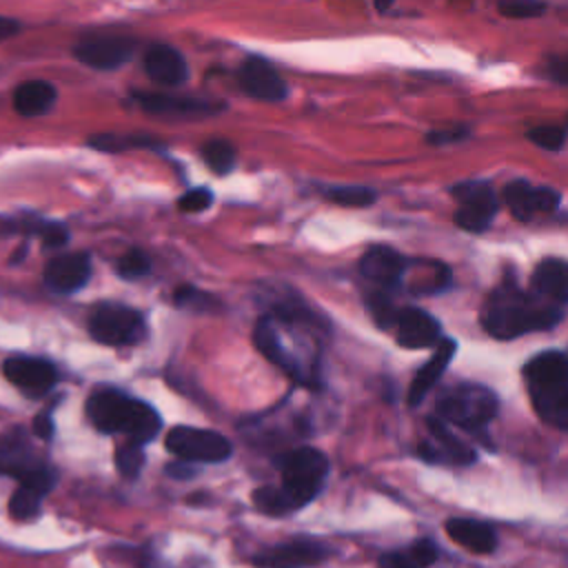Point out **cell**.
Listing matches in <instances>:
<instances>
[{"mask_svg": "<svg viewBox=\"0 0 568 568\" xmlns=\"http://www.w3.org/2000/svg\"><path fill=\"white\" fill-rule=\"evenodd\" d=\"M173 302H175V306L193 308V311H211L215 304V300L211 295H204V293L195 291L193 286H180L173 293Z\"/></svg>", "mask_w": 568, "mask_h": 568, "instance_id": "35", "label": "cell"}, {"mask_svg": "<svg viewBox=\"0 0 568 568\" xmlns=\"http://www.w3.org/2000/svg\"><path fill=\"white\" fill-rule=\"evenodd\" d=\"M559 200H561L559 191L548 189V186H537V209L539 211H546V213L555 211L559 206Z\"/></svg>", "mask_w": 568, "mask_h": 568, "instance_id": "42", "label": "cell"}, {"mask_svg": "<svg viewBox=\"0 0 568 568\" xmlns=\"http://www.w3.org/2000/svg\"><path fill=\"white\" fill-rule=\"evenodd\" d=\"M464 138H468V129L457 126V129H450V131H430L426 135V142L428 144H450V142H459Z\"/></svg>", "mask_w": 568, "mask_h": 568, "instance_id": "40", "label": "cell"}, {"mask_svg": "<svg viewBox=\"0 0 568 568\" xmlns=\"http://www.w3.org/2000/svg\"><path fill=\"white\" fill-rule=\"evenodd\" d=\"M324 322L297 300H277L253 328L255 348L297 384L320 386V351L308 331Z\"/></svg>", "mask_w": 568, "mask_h": 568, "instance_id": "1", "label": "cell"}, {"mask_svg": "<svg viewBox=\"0 0 568 568\" xmlns=\"http://www.w3.org/2000/svg\"><path fill=\"white\" fill-rule=\"evenodd\" d=\"M324 195L331 202H337L342 206H368L375 202V191L359 184H344V186H326Z\"/></svg>", "mask_w": 568, "mask_h": 568, "instance_id": "29", "label": "cell"}, {"mask_svg": "<svg viewBox=\"0 0 568 568\" xmlns=\"http://www.w3.org/2000/svg\"><path fill=\"white\" fill-rule=\"evenodd\" d=\"M24 255H27V244H20V246L16 248V253L9 257V264H18Z\"/></svg>", "mask_w": 568, "mask_h": 568, "instance_id": "46", "label": "cell"}, {"mask_svg": "<svg viewBox=\"0 0 568 568\" xmlns=\"http://www.w3.org/2000/svg\"><path fill=\"white\" fill-rule=\"evenodd\" d=\"M87 417L95 430L104 435L124 433L129 442L140 446L151 442L162 424L160 415L149 404L113 388H102L89 395Z\"/></svg>", "mask_w": 568, "mask_h": 568, "instance_id": "3", "label": "cell"}, {"mask_svg": "<svg viewBox=\"0 0 568 568\" xmlns=\"http://www.w3.org/2000/svg\"><path fill=\"white\" fill-rule=\"evenodd\" d=\"M277 464L282 475V486L277 488L284 495V501L291 513L313 501L328 475L326 455L311 446H302L286 453L284 457H280Z\"/></svg>", "mask_w": 568, "mask_h": 568, "instance_id": "6", "label": "cell"}, {"mask_svg": "<svg viewBox=\"0 0 568 568\" xmlns=\"http://www.w3.org/2000/svg\"><path fill=\"white\" fill-rule=\"evenodd\" d=\"M406 555L410 557V561H413L415 566L428 568V566H433L435 559H437V548H435V544H433L430 539H419V541H415V544L410 546V550H408Z\"/></svg>", "mask_w": 568, "mask_h": 568, "instance_id": "39", "label": "cell"}, {"mask_svg": "<svg viewBox=\"0 0 568 568\" xmlns=\"http://www.w3.org/2000/svg\"><path fill=\"white\" fill-rule=\"evenodd\" d=\"M158 140L149 135H120V133H95L87 138V146L104 153H120L126 149H138V146H151Z\"/></svg>", "mask_w": 568, "mask_h": 568, "instance_id": "27", "label": "cell"}, {"mask_svg": "<svg viewBox=\"0 0 568 568\" xmlns=\"http://www.w3.org/2000/svg\"><path fill=\"white\" fill-rule=\"evenodd\" d=\"M426 424H428V430H430V435L435 439V444H430V446H433V450L437 455V462L439 459H448L450 464L468 466V464H473L477 459V453L468 444H464L459 437H455L450 433V428L439 417H428Z\"/></svg>", "mask_w": 568, "mask_h": 568, "instance_id": "25", "label": "cell"}, {"mask_svg": "<svg viewBox=\"0 0 568 568\" xmlns=\"http://www.w3.org/2000/svg\"><path fill=\"white\" fill-rule=\"evenodd\" d=\"M20 29H22V24H20L16 18H11V16H0V42L13 38Z\"/></svg>", "mask_w": 568, "mask_h": 568, "instance_id": "45", "label": "cell"}, {"mask_svg": "<svg viewBox=\"0 0 568 568\" xmlns=\"http://www.w3.org/2000/svg\"><path fill=\"white\" fill-rule=\"evenodd\" d=\"M166 448L182 462L189 464H220L231 457V442L209 428L175 426L166 433Z\"/></svg>", "mask_w": 568, "mask_h": 568, "instance_id": "9", "label": "cell"}, {"mask_svg": "<svg viewBox=\"0 0 568 568\" xmlns=\"http://www.w3.org/2000/svg\"><path fill=\"white\" fill-rule=\"evenodd\" d=\"M379 568H419V566H415L406 552H384L379 557Z\"/></svg>", "mask_w": 568, "mask_h": 568, "instance_id": "44", "label": "cell"}, {"mask_svg": "<svg viewBox=\"0 0 568 568\" xmlns=\"http://www.w3.org/2000/svg\"><path fill=\"white\" fill-rule=\"evenodd\" d=\"M31 430H33V435H36L38 439L49 442V439L53 437V430H55L51 415H49V413H38V415L33 417V422H31Z\"/></svg>", "mask_w": 568, "mask_h": 568, "instance_id": "41", "label": "cell"}, {"mask_svg": "<svg viewBox=\"0 0 568 568\" xmlns=\"http://www.w3.org/2000/svg\"><path fill=\"white\" fill-rule=\"evenodd\" d=\"M368 308H371V313H373V320H375L382 328H390V326L395 324V317H397V311H399V308H395V306L390 304V300H388L386 295H382V293H373V295L368 297Z\"/></svg>", "mask_w": 568, "mask_h": 568, "instance_id": "37", "label": "cell"}, {"mask_svg": "<svg viewBox=\"0 0 568 568\" xmlns=\"http://www.w3.org/2000/svg\"><path fill=\"white\" fill-rule=\"evenodd\" d=\"M40 510H42V497L27 488H16L13 495L9 497V515L18 521H31L40 515Z\"/></svg>", "mask_w": 568, "mask_h": 568, "instance_id": "31", "label": "cell"}, {"mask_svg": "<svg viewBox=\"0 0 568 568\" xmlns=\"http://www.w3.org/2000/svg\"><path fill=\"white\" fill-rule=\"evenodd\" d=\"M144 466V450L135 442H124L115 448V468L122 477L135 479Z\"/></svg>", "mask_w": 568, "mask_h": 568, "instance_id": "30", "label": "cell"}, {"mask_svg": "<svg viewBox=\"0 0 568 568\" xmlns=\"http://www.w3.org/2000/svg\"><path fill=\"white\" fill-rule=\"evenodd\" d=\"M7 235L38 237L44 248H62L69 242V229L62 222L47 220L36 213H22L16 217L0 215V237Z\"/></svg>", "mask_w": 568, "mask_h": 568, "instance_id": "16", "label": "cell"}, {"mask_svg": "<svg viewBox=\"0 0 568 568\" xmlns=\"http://www.w3.org/2000/svg\"><path fill=\"white\" fill-rule=\"evenodd\" d=\"M135 100L142 111L153 115H209L215 111L211 102H202L195 98H178L166 93H135Z\"/></svg>", "mask_w": 568, "mask_h": 568, "instance_id": "24", "label": "cell"}, {"mask_svg": "<svg viewBox=\"0 0 568 568\" xmlns=\"http://www.w3.org/2000/svg\"><path fill=\"white\" fill-rule=\"evenodd\" d=\"M89 277H91V257L84 251L62 253L51 257L42 273L44 286L60 295H69L84 288Z\"/></svg>", "mask_w": 568, "mask_h": 568, "instance_id": "14", "label": "cell"}, {"mask_svg": "<svg viewBox=\"0 0 568 568\" xmlns=\"http://www.w3.org/2000/svg\"><path fill=\"white\" fill-rule=\"evenodd\" d=\"M526 138L546 151H561L566 142V129L557 124H539L526 131Z\"/></svg>", "mask_w": 568, "mask_h": 568, "instance_id": "32", "label": "cell"}, {"mask_svg": "<svg viewBox=\"0 0 568 568\" xmlns=\"http://www.w3.org/2000/svg\"><path fill=\"white\" fill-rule=\"evenodd\" d=\"M455 351H457L455 339H450V337L439 339V346H437L435 355L417 371V375L413 377V382H410V386H408L406 402H408L410 408L419 406V404L424 402V397L433 390V386L442 379V375H444V371L448 368V364H450Z\"/></svg>", "mask_w": 568, "mask_h": 568, "instance_id": "20", "label": "cell"}, {"mask_svg": "<svg viewBox=\"0 0 568 568\" xmlns=\"http://www.w3.org/2000/svg\"><path fill=\"white\" fill-rule=\"evenodd\" d=\"M0 475L13 477L18 488H27L44 499L58 481V470L33 450L22 426L0 433Z\"/></svg>", "mask_w": 568, "mask_h": 568, "instance_id": "5", "label": "cell"}, {"mask_svg": "<svg viewBox=\"0 0 568 568\" xmlns=\"http://www.w3.org/2000/svg\"><path fill=\"white\" fill-rule=\"evenodd\" d=\"M164 473H166L169 477H173V479L186 481V479H193V477L197 475V468H195V464H189V462H182V459H180V462L166 464Z\"/></svg>", "mask_w": 568, "mask_h": 568, "instance_id": "43", "label": "cell"}, {"mask_svg": "<svg viewBox=\"0 0 568 568\" xmlns=\"http://www.w3.org/2000/svg\"><path fill=\"white\" fill-rule=\"evenodd\" d=\"M446 532L455 544H459L473 552H479V555H490L497 548L495 528L486 521L453 517L446 521Z\"/></svg>", "mask_w": 568, "mask_h": 568, "instance_id": "23", "label": "cell"}, {"mask_svg": "<svg viewBox=\"0 0 568 568\" xmlns=\"http://www.w3.org/2000/svg\"><path fill=\"white\" fill-rule=\"evenodd\" d=\"M58 91L47 80H27L13 89L11 104L22 118H40L53 109Z\"/></svg>", "mask_w": 568, "mask_h": 568, "instance_id": "22", "label": "cell"}, {"mask_svg": "<svg viewBox=\"0 0 568 568\" xmlns=\"http://www.w3.org/2000/svg\"><path fill=\"white\" fill-rule=\"evenodd\" d=\"M87 326L91 337L106 346L140 344L146 335L144 317L135 308H129L115 302L98 304L91 311Z\"/></svg>", "mask_w": 568, "mask_h": 568, "instance_id": "8", "label": "cell"}, {"mask_svg": "<svg viewBox=\"0 0 568 568\" xmlns=\"http://www.w3.org/2000/svg\"><path fill=\"white\" fill-rule=\"evenodd\" d=\"M406 268V257L390 246H371L359 260V273L379 286H397Z\"/></svg>", "mask_w": 568, "mask_h": 568, "instance_id": "18", "label": "cell"}, {"mask_svg": "<svg viewBox=\"0 0 568 568\" xmlns=\"http://www.w3.org/2000/svg\"><path fill=\"white\" fill-rule=\"evenodd\" d=\"M237 80H240V87L244 89V93H248L255 100L280 102L286 98V82L280 78V73L273 69V64L260 55H248L240 64Z\"/></svg>", "mask_w": 568, "mask_h": 568, "instance_id": "15", "label": "cell"}, {"mask_svg": "<svg viewBox=\"0 0 568 568\" xmlns=\"http://www.w3.org/2000/svg\"><path fill=\"white\" fill-rule=\"evenodd\" d=\"M213 204V191H209L206 186H197L186 191L180 200H178V209L184 213H202Z\"/></svg>", "mask_w": 568, "mask_h": 568, "instance_id": "36", "label": "cell"}, {"mask_svg": "<svg viewBox=\"0 0 568 568\" xmlns=\"http://www.w3.org/2000/svg\"><path fill=\"white\" fill-rule=\"evenodd\" d=\"M2 373L27 397H44L58 384V368L36 355H13L2 362Z\"/></svg>", "mask_w": 568, "mask_h": 568, "instance_id": "11", "label": "cell"}, {"mask_svg": "<svg viewBox=\"0 0 568 568\" xmlns=\"http://www.w3.org/2000/svg\"><path fill=\"white\" fill-rule=\"evenodd\" d=\"M393 326H395L397 344L404 348H413V351L428 348L442 339L439 337L442 328H439L437 320L415 306L399 308Z\"/></svg>", "mask_w": 568, "mask_h": 568, "instance_id": "17", "label": "cell"}, {"mask_svg": "<svg viewBox=\"0 0 568 568\" xmlns=\"http://www.w3.org/2000/svg\"><path fill=\"white\" fill-rule=\"evenodd\" d=\"M497 11L501 16H506V18H535V16L546 11V4L544 2H524V0H519V2H501L497 7Z\"/></svg>", "mask_w": 568, "mask_h": 568, "instance_id": "38", "label": "cell"}, {"mask_svg": "<svg viewBox=\"0 0 568 568\" xmlns=\"http://www.w3.org/2000/svg\"><path fill=\"white\" fill-rule=\"evenodd\" d=\"M437 417L444 424H455L466 430L479 433L497 415V397L479 384L448 386L437 397Z\"/></svg>", "mask_w": 568, "mask_h": 568, "instance_id": "7", "label": "cell"}, {"mask_svg": "<svg viewBox=\"0 0 568 568\" xmlns=\"http://www.w3.org/2000/svg\"><path fill=\"white\" fill-rule=\"evenodd\" d=\"M530 284H532L530 295H535L537 300H541L546 304L564 308L566 297H568L566 262L559 260V257H550V260L539 262V266L532 273Z\"/></svg>", "mask_w": 568, "mask_h": 568, "instance_id": "21", "label": "cell"}, {"mask_svg": "<svg viewBox=\"0 0 568 568\" xmlns=\"http://www.w3.org/2000/svg\"><path fill=\"white\" fill-rule=\"evenodd\" d=\"M202 158L206 166L217 175H226L235 166V149L226 140H209L202 146Z\"/></svg>", "mask_w": 568, "mask_h": 568, "instance_id": "28", "label": "cell"}, {"mask_svg": "<svg viewBox=\"0 0 568 568\" xmlns=\"http://www.w3.org/2000/svg\"><path fill=\"white\" fill-rule=\"evenodd\" d=\"M453 195L457 200L455 224L468 233H481L490 226L499 211V202L488 182H462L453 186Z\"/></svg>", "mask_w": 568, "mask_h": 568, "instance_id": "10", "label": "cell"}, {"mask_svg": "<svg viewBox=\"0 0 568 568\" xmlns=\"http://www.w3.org/2000/svg\"><path fill=\"white\" fill-rule=\"evenodd\" d=\"M524 379L537 415L550 426L568 428V359L559 351H544L524 366Z\"/></svg>", "mask_w": 568, "mask_h": 568, "instance_id": "4", "label": "cell"}, {"mask_svg": "<svg viewBox=\"0 0 568 568\" xmlns=\"http://www.w3.org/2000/svg\"><path fill=\"white\" fill-rule=\"evenodd\" d=\"M564 308L521 291L517 280H504L486 300L481 324L497 339H513L530 331H546L561 322Z\"/></svg>", "mask_w": 568, "mask_h": 568, "instance_id": "2", "label": "cell"}, {"mask_svg": "<svg viewBox=\"0 0 568 568\" xmlns=\"http://www.w3.org/2000/svg\"><path fill=\"white\" fill-rule=\"evenodd\" d=\"M504 202L517 220L528 222L539 211L537 186H532L528 180H513L504 186Z\"/></svg>", "mask_w": 568, "mask_h": 568, "instance_id": "26", "label": "cell"}, {"mask_svg": "<svg viewBox=\"0 0 568 568\" xmlns=\"http://www.w3.org/2000/svg\"><path fill=\"white\" fill-rule=\"evenodd\" d=\"M118 275L124 277V280H140L142 275H146L151 271V262H149V255L140 248H131L126 251L120 260H118V266H115Z\"/></svg>", "mask_w": 568, "mask_h": 568, "instance_id": "33", "label": "cell"}, {"mask_svg": "<svg viewBox=\"0 0 568 568\" xmlns=\"http://www.w3.org/2000/svg\"><path fill=\"white\" fill-rule=\"evenodd\" d=\"M144 69L153 82L164 87H178L189 78L184 55L171 44H151L144 53Z\"/></svg>", "mask_w": 568, "mask_h": 568, "instance_id": "19", "label": "cell"}, {"mask_svg": "<svg viewBox=\"0 0 568 568\" xmlns=\"http://www.w3.org/2000/svg\"><path fill=\"white\" fill-rule=\"evenodd\" d=\"M328 548L317 539H293L286 544L268 546L251 557L257 568H313L328 557Z\"/></svg>", "mask_w": 568, "mask_h": 568, "instance_id": "12", "label": "cell"}, {"mask_svg": "<svg viewBox=\"0 0 568 568\" xmlns=\"http://www.w3.org/2000/svg\"><path fill=\"white\" fill-rule=\"evenodd\" d=\"M138 42L126 36H93L73 47V58L98 71H113L131 60Z\"/></svg>", "mask_w": 568, "mask_h": 568, "instance_id": "13", "label": "cell"}, {"mask_svg": "<svg viewBox=\"0 0 568 568\" xmlns=\"http://www.w3.org/2000/svg\"><path fill=\"white\" fill-rule=\"evenodd\" d=\"M253 504L257 506V510H262L266 515H286V513H291L286 501H284V495L275 486H260L253 493Z\"/></svg>", "mask_w": 568, "mask_h": 568, "instance_id": "34", "label": "cell"}]
</instances>
